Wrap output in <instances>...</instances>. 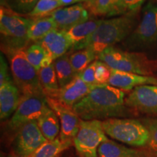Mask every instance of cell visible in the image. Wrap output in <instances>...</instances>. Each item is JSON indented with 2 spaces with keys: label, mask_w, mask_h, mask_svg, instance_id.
I'll list each match as a JSON object with an SVG mask.
<instances>
[{
  "label": "cell",
  "mask_w": 157,
  "mask_h": 157,
  "mask_svg": "<svg viewBox=\"0 0 157 157\" xmlns=\"http://www.w3.org/2000/svg\"><path fill=\"white\" fill-rule=\"evenodd\" d=\"M108 84L123 91H132L139 86H157V78L154 76L138 75L111 69V77Z\"/></svg>",
  "instance_id": "obj_16"
},
{
  "label": "cell",
  "mask_w": 157,
  "mask_h": 157,
  "mask_svg": "<svg viewBox=\"0 0 157 157\" xmlns=\"http://www.w3.org/2000/svg\"><path fill=\"white\" fill-rule=\"evenodd\" d=\"M39 0H1V6L8 7L15 13L28 15Z\"/></svg>",
  "instance_id": "obj_29"
},
{
  "label": "cell",
  "mask_w": 157,
  "mask_h": 157,
  "mask_svg": "<svg viewBox=\"0 0 157 157\" xmlns=\"http://www.w3.org/2000/svg\"><path fill=\"white\" fill-rule=\"evenodd\" d=\"M31 21V17H26L8 7L1 6L0 33L1 48L4 52L27 48L31 42L28 36V31Z\"/></svg>",
  "instance_id": "obj_4"
},
{
  "label": "cell",
  "mask_w": 157,
  "mask_h": 157,
  "mask_svg": "<svg viewBox=\"0 0 157 157\" xmlns=\"http://www.w3.org/2000/svg\"><path fill=\"white\" fill-rule=\"evenodd\" d=\"M98 155L99 157H137L140 154L134 149L107 138L98 147Z\"/></svg>",
  "instance_id": "obj_21"
},
{
  "label": "cell",
  "mask_w": 157,
  "mask_h": 157,
  "mask_svg": "<svg viewBox=\"0 0 157 157\" xmlns=\"http://www.w3.org/2000/svg\"><path fill=\"white\" fill-rule=\"evenodd\" d=\"M59 2H60V6H61V7L68 5H76V3L81 2L80 0H59Z\"/></svg>",
  "instance_id": "obj_35"
},
{
  "label": "cell",
  "mask_w": 157,
  "mask_h": 157,
  "mask_svg": "<svg viewBox=\"0 0 157 157\" xmlns=\"http://www.w3.org/2000/svg\"><path fill=\"white\" fill-rule=\"evenodd\" d=\"M111 68L101 60H96L95 77L98 84H108L111 77Z\"/></svg>",
  "instance_id": "obj_31"
},
{
  "label": "cell",
  "mask_w": 157,
  "mask_h": 157,
  "mask_svg": "<svg viewBox=\"0 0 157 157\" xmlns=\"http://www.w3.org/2000/svg\"><path fill=\"white\" fill-rule=\"evenodd\" d=\"M72 143L73 141H62L60 138L48 141L30 157H57L62 151L69 148Z\"/></svg>",
  "instance_id": "obj_24"
},
{
  "label": "cell",
  "mask_w": 157,
  "mask_h": 157,
  "mask_svg": "<svg viewBox=\"0 0 157 157\" xmlns=\"http://www.w3.org/2000/svg\"><path fill=\"white\" fill-rule=\"evenodd\" d=\"M135 24V13H127L113 18L103 20L93 34L72 50L89 49L98 56L105 49L113 47L132 32Z\"/></svg>",
  "instance_id": "obj_2"
},
{
  "label": "cell",
  "mask_w": 157,
  "mask_h": 157,
  "mask_svg": "<svg viewBox=\"0 0 157 157\" xmlns=\"http://www.w3.org/2000/svg\"><path fill=\"white\" fill-rule=\"evenodd\" d=\"M47 100L50 109L53 110L60 120V139L62 141H73L78 132L82 119L72 107L52 98L47 97Z\"/></svg>",
  "instance_id": "obj_11"
},
{
  "label": "cell",
  "mask_w": 157,
  "mask_h": 157,
  "mask_svg": "<svg viewBox=\"0 0 157 157\" xmlns=\"http://www.w3.org/2000/svg\"><path fill=\"white\" fill-rule=\"evenodd\" d=\"M103 20H88L83 23H78L66 31L68 37L74 47L87 40L98 28Z\"/></svg>",
  "instance_id": "obj_19"
},
{
  "label": "cell",
  "mask_w": 157,
  "mask_h": 157,
  "mask_svg": "<svg viewBox=\"0 0 157 157\" xmlns=\"http://www.w3.org/2000/svg\"><path fill=\"white\" fill-rule=\"evenodd\" d=\"M146 0H121V5L125 13H135Z\"/></svg>",
  "instance_id": "obj_34"
},
{
  "label": "cell",
  "mask_w": 157,
  "mask_h": 157,
  "mask_svg": "<svg viewBox=\"0 0 157 157\" xmlns=\"http://www.w3.org/2000/svg\"><path fill=\"white\" fill-rule=\"evenodd\" d=\"M11 76L10 75L9 66L2 53L0 56V85L5 84V82L12 81Z\"/></svg>",
  "instance_id": "obj_33"
},
{
  "label": "cell",
  "mask_w": 157,
  "mask_h": 157,
  "mask_svg": "<svg viewBox=\"0 0 157 157\" xmlns=\"http://www.w3.org/2000/svg\"><path fill=\"white\" fill-rule=\"evenodd\" d=\"M157 42V3L150 2L145 6L142 18L127 39L129 47L145 46Z\"/></svg>",
  "instance_id": "obj_9"
},
{
  "label": "cell",
  "mask_w": 157,
  "mask_h": 157,
  "mask_svg": "<svg viewBox=\"0 0 157 157\" xmlns=\"http://www.w3.org/2000/svg\"><path fill=\"white\" fill-rule=\"evenodd\" d=\"M90 1H91V0H80V2H84V3L87 2H90Z\"/></svg>",
  "instance_id": "obj_38"
},
{
  "label": "cell",
  "mask_w": 157,
  "mask_h": 157,
  "mask_svg": "<svg viewBox=\"0 0 157 157\" xmlns=\"http://www.w3.org/2000/svg\"><path fill=\"white\" fill-rule=\"evenodd\" d=\"M37 43L44 48L53 60L64 56L69 49L73 48L66 31L58 29L50 31Z\"/></svg>",
  "instance_id": "obj_15"
},
{
  "label": "cell",
  "mask_w": 157,
  "mask_h": 157,
  "mask_svg": "<svg viewBox=\"0 0 157 157\" xmlns=\"http://www.w3.org/2000/svg\"><path fill=\"white\" fill-rule=\"evenodd\" d=\"M105 139L107 137L101 121L82 119L73 142L76 151L82 157H98V147Z\"/></svg>",
  "instance_id": "obj_8"
},
{
  "label": "cell",
  "mask_w": 157,
  "mask_h": 157,
  "mask_svg": "<svg viewBox=\"0 0 157 157\" xmlns=\"http://www.w3.org/2000/svg\"><path fill=\"white\" fill-rule=\"evenodd\" d=\"M60 6L59 0H39L34 10L27 15L31 18H39L49 16L56 9Z\"/></svg>",
  "instance_id": "obj_28"
},
{
  "label": "cell",
  "mask_w": 157,
  "mask_h": 157,
  "mask_svg": "<svg viewBox=\"0 0 157 157\" xmlns=\"http://www.w3.org/2000/svg\"><path fill=\"white\" fill-rule=\"evenodd\" d=\"M125 93L108 84H97L73 106L82 120L105 119L124 117L127 113Z\"/></svg>",
  "instance_id": "obj_1"
},
{
  "label": "cell",
  "mask_w": 157,
  "mask_h": 157,
  "mask_svg": "<svg viewBox=\"0 0 157 157\" xmlns=\"http://www.w3.org/2000/svg\"><path fill=\"white\" fill-rule=\"evenodd\" d=\"M58 29V25L50 16L39 18H32L28 31V36L30 41L39 42L50 31Z\"/></svg>",
  "instance_id": "obj_20"
},
{
  "label": "cell",
  "mask_w": 157,
  "mask_h": 157,
  "mask_svg": "<svg viewBox=\"0 0 157 157\" xmlns=\"http://www.w3.org/2000/svg\"><path fill=\"white\" fill-rule=\"evenodd\" d=\"M48 141L41 132L37 121H30L17 129L13 145L14 151L22 156L30 157Z\"/></svg>",
  "instance_id": "obj_10"
},
{
  "label": "cell",
  "mask_w": 157,
  "mask_h": 157,
  "mask_svg": "<svg viewBox=\"0 0 157 157\" xmlns=\"http://www.w3.org/2000/svg\"><path fill=\"white\" fill-rule=\"evenodd\" d=\"M24 50L5 52L10 60L13 82L21 96L44 93L39 81V71L27 60Z\"/></svg>",
  "instance_id": "obj_6"
},
{
  "label": "cell",
  "mask_w": 157,
  "mask_h": 157,
  "mask_svg": "<svg viewBox=\"0 0 157 157\" xmlns=\"http://www.w3.org/2000/svg\"><path fill=\"white\" fill-rule=\"evenodd\" d=\"M54 20L60 30L68 31L74 25L89 20L90 13L84 4L68 6L56 9L49 15Z\"/></svg>",
  "instance_id": "obj_14"
},
{
  "label": "cell",
  "mask_w": 157,
  "mask_h": 157,
  "mask_svg": "<svg viewBox=\"0 0 157 157\" xmlns=\"http://www.w3.org/2000/svg\"><path fill=\"white\" fill-rule=\"evenodd\" d=\"M50 109L44 93L21 96V103L7 125V129L17 132L25 124L37 121Z\"/></svg>",
  "instance_id": "obj_7"
},
{
  "label": "cell",
  "mask_w": 157,
  "mask_h": 157,
  "mask_svg": "<svg viewBox=\"0 0 157 157\" xmlns=\"http://www.w3.org/2000/svg\"><path fill=\"white\" fill-rule=\"evenodd\" d=\"M95 68H96V60L89 65L85 69L78 74L82 81L88 84L95 85L98 84L96 81L95 77Z\"/></svg>",
  "instance_id": "obj_32"
},
{
  "label": "cell",
  "mask_w": 157,
  "mask_h": 157,
  "mask_svg": "<svg viewBox=\"0 0 157 157\" xmlns=\"http://www.w3.org/2000/svg\"><path fill=\"white\" fill-rule=\"evenodd\" d=\"M21 100V94L13 80L0 85V118L5 120L14 114Z\"/></svg>",
  "instance_id": "obj_17"
},
{
  "label": "cell",
  "mask_w": 157,
  "mask_h": 157,
  "mask_svg": "<svg viewBox=\"0 0 157 157\" xmlns=\"http://www.w3.org/2000/svg\"><path fill=\"white\" fill-rule=\"evenodd\" d=\"M24 51L27 60L39 71L42 68L43 61L48 56L46 51L38 43L27 47Z\"/></svg>",
  "instance_id": "obj_27"
},
{
  "label": "cell",
  "mask_w": 157,
  "mask_h": 157,
  "mask_svg": "<svg viewBox=\"0 0 157 157\" xmlns=\"http://www.w3.org/2000/svg\"><path fill=\"white\" fill-rule=\"evenodd\" d=\"M125 104L141 113L157 115V86L136 87L125 98Z\"/></svg>",
  "instance_id": "obj_12"
},
{
  "label": "cell",
  "mask_w": 157,
  "mask_h": 157,
  "mask_svg": "<svg viewBox=\"0 0 157 157\" xmlns=\"http://www.w3.org/2000/svg\"><path fill=\"white\" fill-rule=\"evenodd\" d=\"M8 157H27V156H22V155H20L18 154H17V153H15V151H13L10 154Z\"/></svg>",
  "instance_id": "obj_37"
},
{
  "label": "cell",
  "mask_w": 157,
  "mask_h": 157,
  "mask_svg": "<svg viewBox=\"0 0 157 157\" xmlns=\"http://www.w3.org/2000/svg\"><path fill=\"white\" fill-rule=\"evenodd\" d=\"M96 85L97 84L91 85L85 83L79 76H76L70 83L64 87L44 94L47 97L53 98L68 106L73 108L75 104L85 97Z\"/></svg>",
  "instance_id": "obj_13"
},
{
  "label": "cell",
  "mask_w": 157,
  "mask_h": 157,
  "mask_svg": "<svg viewBox=\"0 0 157 157\" xmlns=\"http://www.w3.org/2000/svg\"><path fill=\"white\" fill-rule=\"evenodd\" d=\"M98 59L111 69L143 76H154L157 71V61L143 52H128L111 47L98 56Z\"/></svg>",
  "instance_id": "obj_3"
},
{
  "label": "cell",
  "mask_w": 157,
  "mask_h": 157,
  "mask_svg": "<svg viewBox=\"0 0 157 157\" xmlns=\"http://www.w3.org/2000/svg\"><path fill=\"white\" fill-rule=\"evenodd\" d=\"M140 157H157V154H155L151 152V154H140Z\"/></svg>",
  "instance_id": "obj_36"
},
{
  "label": "cell",
  "mask_w": 157,
  "mask_h": 157,
  "mask_svg": "<svg viewBox=\"0 0 157 157\" xmlns=\"http://www.w3.org/2000/svg\"><path fill=\"white\" fill-rule=\"evenodd\" d=\"M96 58H98L97 55L89 49L80 50L70 55L71 63L77 75L92 63L95 61Z\"/></svg>",
  "instance_id": "obj_25"
},
{
  "label": "cell",
  "mask_w": 157,
  "mask_h": 157,
  "mask_svg": "<svg viewBox=\"0 0 157 157\" xmlns=\"http://www.w3.org/2000/svg\"><path fill=\"white\" fill-rule=\"evenodd\" d=\"M105 135L134 147L148 146L149 133L142 121L133 119L111 118L102 121Z\"/></svg>",
  "instance_id": "obj_5"
},
{
  "label": "cell",
  "mask_w": 157,
  "mask_h": 157,
  "mask_svg": "<svg viewBox=\"0 0 157 157\" xmlns=\"http://www.w3.org/2000/svg\"><path fill=\"white\" fill-rule=\"evenodd\" d=\"M41 132L48 141L56 140L60 132V123L53 110L50 109L37 120Z\"/></svg>",
  "instance_id": "obj_22"
},
{
  "label": "cell",
  "mask_w": 157,
  "mask_h": 157,
  "mask_svg": "<svg viewBox=\"0 0 157 157\" xmlns=\"http://www.w3.org/2000/svg\"><path fill=\"white\" fill-rule=\"evenodd\" d=\"M60 87L70 83L77 76L70 60V54H65L53 61Z\"/></svg>",
  "instance_id": "obj_23"
},
{
  "label": "cell",
  "mask_w": 157,
  "mask_h": 157,
  "mask_svg": "<svg viewBox=\"0 0 157 157\" xmlns=\"http://www.w3.org/2000/svg\"><path fill=\"white\" fill-rule=\"evenodd\" d=\"M142 122L146 127L149 133L148 146L152 153L157 154V118L144 119Z\"/></svg>",
  "instance_id": "obj_30"
},
{
  "label": "cell",
  "mask_w": 157,
  "mask_h": 157,
  "mask_svg": "<svg viewBox=\"0 0 157 157\" xmlns=\"http://www.w3.org/2000/svg\"><path fill=\"white\" fill-rule=\"evenodd\" d=\"M137 157H140V155H139V156H137Z\"/></svg>",
  "instance_id": "obj_39"
},
{
  "label": "cell",
  "mask_w": 157,
  "mask_h": 157,
  "mask_svg": "<svg viewBox=\"0 0 157 157\" xmlns=\"http://www.w3.org/2000/svg\"><path fill=\"white\" fill-rule=\"evenodd\" d=\"M39 77L44 93L60 88L53 63L39 71Z\"/></svg>",
  "instance_id": "obj_26"
},
{
  "label": "cell",
  "mask_w": 157,
  "mask_h": 157,
  "mask_svg": "<svg viewBox=\"0 0 157 157\" xmlns=\"http://www.w3.org/2000/svg\"><path fill=\"white\" fill-rule=\"evenodd\" d=\"M90 14L95 16L124 15L121 0H91L84 4Z\"/></svg>",
  "instance_id": "obj_18"
}]
</instances>
